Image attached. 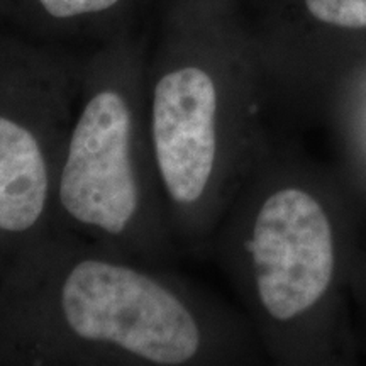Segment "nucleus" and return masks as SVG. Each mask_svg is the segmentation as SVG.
<instances>
[{"instance_id":"f257e3e1","label":"nucleus","mask_w":366,"mask_h":366,"mask_svg":"<svg viewBox=\"0 0 366 366\" xmlns=\"http://www.w3.org/2000/svg\"><path fill=\"white\" fill-rule=\"evenodd\" d=\"M6 310L7 350L33 365L192 366L221 347L189 282L56 229L21 248Z\"/></svg>"},{"instance_id":"f03ea898","label":"nucleus","mask_w":366,"mask_h":366,"mask_svg":"<svg viewBox=\"0 0 366 366\" xmlns=\"http://www.w3.org/2000/svg\"><path fill=\"white\" fill-rule=\"evenodd\" d=\"M53 229L162 264L175 244L146 117V81L121 58L80 81L54 187Z\"/></svg>"},{"instance_id":"7ed1b4c3","label":"nucleus","mask_w":366,"mask_h":366,"mask_svg":"<svg viewBox=\"0 0 366 366\" xmlns=\"http://www.w3.org/2000/svg\"><path fill=\"white\" fill-rule=\"evenodd\" d=\"M80 95V80L33 65L0 94V236L21 248L53 231L54 187Z\"/></svg>"},{"instance_id":"20e7f679","label":"nucleus","mask_w":366,"mask_h":366,"mask_svg":"<svg viewBox=\"0 0 366 366\" xmlns=\"http://www.w3.org/2000/svg\"><path fill=\"white\" fill-rule=\"evenodd\" d=\"M239 253L259 310L288 326L322 299L334 273V239L326 210L299 185L282 182L251 209Z\"/></svg>"},{"instance_id":"39448f33","label":"nucleus","mask_w":366,"mask_h":366,"mask_svg":"<svg viewBox=\"0 0 366 366\" xmlns=\"http://www.w3.org/2000/svg\"><path fill=\"white\" fill-rule=\"evenodd\" d=\"M305 7L315 19L337 27H366V0H305Z\"/></svg>"},{"instance_id":"423d86ee","label":"nucleus","mask_w":366,"mask_h":366,"mask_svg":"<svg viewBox=\"0 0 366 366\" xmlns=\"http://www.w3.org/2000/svg\"><path fill=\"white\" fill-rule=\"evenodd\" d=\"M122 0H36L46 17L53 21H73L81 17L102 16Z\"/></svg>"}]
</instances>
